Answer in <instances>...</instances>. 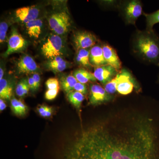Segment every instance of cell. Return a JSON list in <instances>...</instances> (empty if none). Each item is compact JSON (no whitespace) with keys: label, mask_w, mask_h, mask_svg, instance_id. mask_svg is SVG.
<instances>
[{"label":"cell","mask_w":159,"mask_h":159,"mask_svg":"<svg viewBox=\"0 0 159 159\" xmlns=\"http://www.w3.org/2000/svg\"><path fill=\"white\" fill-rule=\"evenodd\" d=\"M62 159H159L154 127L141 116L98 122L78 134Z\"/></svg>","instance_id":"1"},{"label":"cell","mask_w":159,"mask_h":159,"mask_svg":"<svg viewBox=\"0 0 159 159\" xmlns=\"http://www.w3.org/2000/svg\"><path fill=\"white\" fill-rule=\"evenodd\" d=\"M134 53L140 58L159 65V37L154 31H138L133 43Z\"/></svg>","instance_id":"2"},{"label":"cell","mask_w":159,"mask_h":159,"mask_svg":"<svg viewBox=\"0 0 159 159\" xmlns=\"http://www.w3.org/2000/svg\"><path fill=\"white\" fill-rule=\"evenodd\" d=\"M63 48L61 38L57 34H51L43 44L41 50L44 56L51 60L62 55Z\"/></svg>","instance_id":"3"},{"label":"cell","mask_w":159,"mask_h":159,"mask_svg":"<svg viewBox=\"0 0 159 159\" xmlns=\"http://www.w3.org/2000/svg\"><path fill=\"white\" fill-rule=\"evenodd\" d=\"M117 91L119 94L126 95L133 91L134 88L137 89V84L133 76L128 70L122 69L117 76Z\"/></svg>","instance_id":"4"},{"label":"cell","mask_w":159,"mask_h":159,"mask_svg":"<svg viewBox=\"0 0 159 159\" xmlns=\"http://www.w3.org/2000/svg\"><path fill=\"white\" fill-rule=\"evenodd\" d=\"M121 10L125 23L134 25L137 20L143 13L142 2L138 0L125 2L121 6Z\"/></svg>","instance_id":"5"},{"label":"cell","mask_w":159,"mask_h":159,"mask_svg":"<svg viewBox=\"0 0 159 159\" xmlns=\"http://www.w3.org/2000/svg\"><path fill=\"white\" fill-rule=\"evenodd\" d=\"M49 26L57 35L65 34L70 26L69 16L65 11L54 13L48 20Z\"/></svg>","instance_id":"6"},{"label":"cell","mask_w":159,"mask_h":159,"mask_svg":"<svg viewBox=\"0 0 159 159\" xmlns=\"http://www.w3.org/2000/svg\"><path fill=\"white\" fill-rule=\"evenodd\" d=\"M113 97L99 84H92L90 86L89 102L91 105H101L111 101Z\"/></svg>","instance_id":"7"},{"label":"cell","mask_w":159,"mask_h":159,"mask_svg":"<svg viewBox=\"0 0 159 159\" xmlns=\"http://www.w3.org/2000/svg\"><path fill=\"white\" fill-rule=\"evenodd\" d=\"M97 41L94 34L86 31H78L74 35L73 42L77 51L80 49H88L95 45Z\"/></svg>","instance_id":"8"},{"label":"cell","mask_w":159,"mask_h":159,"mask_svg":"<svg viewBox=\"0 0 159 159\" xmlns=\"http://www.w3.org/2000/svg\"><path fill=\"white\" fill-rule=\"evenodd\" d=\"M27 44L26 40L16 29H13L8 40V48L4 54L7 57L15 52L23 50Z\"/></svg>","instance_id":"9"},{"label":"cell","mask_w":159,"mask_h":159,"mask_svg":"<svg viewBox=\"0 0 159 159\" xmlns=\"http://www.w3.org/2000/svg\"><path fill=\"white\" fill-rule=\"evenodd\" d=\"M119 71L109 65L96 68L94 75L96 79L105 85L117 76Z\"/></svg>","instance_id":"10"},{"label":"cell","mask_w":159,"mask_h":159,"mask_svg":"<svg viewBox=\"0 0 159 159\" xmlns=\"http://www.w3.org/2000/svg\"><path fill=\"white\" fill-rule=\"evenodd\" d=\"M103 55L107 64L112 66L118 71L122 70V62L116 50L108 44L102 45Z\"/></svg>","instance_id":"11"},{"label":"cell","mask_w":159,"mask_h":159,"mask_svg":"<svg viewBox=\"0 0 159 159\" xmlns=\"http://www.w3.org/2000/svg\"><path fill=\"white\" fill-rule=\"evenodd\" d=\"M39 13V9L35 6H28L17 9L16 11V15L20 20L27 24L37 19Z\"/></svg>","instance_id":"12"},{"label":"cell","mask_w":159,"mask_h":159,"mask_svg":"<svg viewBox=\"0 0 159 159\" xmlns=\"http://www.w3.org/2000/svg\"><path fill=\"white\" fill-rule=\"evenodd\" d=\"M19 74H30L38 70L39 68L33 58L29 55H25L20 58L17 63Z\"/></svg>","instance_id":"13"},{"label":"cell","mask_w":159,"mask_h":159,"mask_svg":"<svg viewBox=\"0 0 159 159\" xmlns=\"http://www.w3.org/2000/svg\"><path fill=\"white\" fill-rule=\"evenodd\" d=\"M90 62L96 68L107 64L103 55L102 45H95L90 50Z\"/></svg>","instance_id":"14"},{"label":"cell","mask_w":159,"mask_h":159,"mask_svg":"<svg viewBox=\"0 0 159 159\" xmlns=\"http://www.w3.org/2000/svg\"><path fill=\"white\" fill-rule=\"evenodd\" d=\"M73 76L77 80L78 82L84 84L89 82H95L97 80L93 74L83 68L76 70L74 72Z\"/></svg>","instance_id":"15"},{"label":"cell","mask_w":159,"mask_h":159,"mask_svg":"<svg viewBox=\"0 0 159 159\" xmlns=\"http://www.w3.org/2000/svg\"><path fill=\"white\" fill-rule=\"evenodd\" d=\"M43 22L40 19H37L26 24V28L29 36L38 39L41 33Z\"/></svg>","instance_id":"16"},{"label":"cell","mask_w":159,"mask_h":159,"mask_svg":"<svg viewBox=\"0 0 159 159\" xmlns=\"http://www.w3.org/2000/svg\"><path fill=\"white\" fill-rule=\"evenodd\" d=\"M90 50L80 49L77 51L76 55V61L80 65L85 68L90 69L93 67L90 62Z\"/></svg>","instance_id":"17"},{"label":"cell","mask_w":159,"mask_h":159,"mask_svg":"<svg viewBox=\"0 0 159 159\" xmlns=\"http://www.w3.org/2000/svg\"><path fill=\"white\" fill-rule=\"evenodd\" d=\"M48 66L51 70L56 73L62 72L66 69V61L61 56H58L51 60L48 63Z\"/></svg>","instance_id":"18"},{"label":"cell","mask_w":159,"mask_h":159,"mask_svg":"<svg viewBox=\"0 0 159 159\" xmlns=\"http://www.w3.org/2000/svg\"><path fill=\"white\" fill-rule=\"evenodd\" d=\"M11 109L13 113L16 116H22L27 113L28 107L25 103L16 98H13L11 99Z\"/></svg>","instance_id":"19"},{"label":"cell","mask_w":159,"mask_h":159,"mask_svg":"<svg viewBox=\"0 0 159 159\" xmlns=\"http://www.w3.org/2000/svg\"><path fill=\"white\" fill-rule=\"evenodd\" d=\"M12 94V86L6 79L0 80V97L4 100L11 99Z\"/></svg>","instance_id":"20"},{"label":"cell","mask_w":159,"mask_h":159,"mask_svg":"<svg viewBox=\"0 0 159 159\" xmlns=\"http://www.w3.org/2000/svg\"><path fill=\"white\" fill-rule=\"evenodd\" d=\"M77 82L78 81L75 77L71 75L62 77L60 81L63 90L67 93L74 91V87Z\"/></svg>","instance_id":"21"},{"label":"cell","mask_w":159,"mask_h":159,"mask_svg":"<svg viewBox=\"0 0 159 159\" xmlns=\"http://www.w3.org/2000/svg\"><path fill=\"white\" fill-rule=\"evenodd\" d=\"M67 98L75 108L79 110L85 98L84 95L77 91H73L67 93Z\"/></svg>","instance_id":"22"},{"label":"cell","mask_w":159,"mask_h":159,"mask_svg":"<svg viewBox=\"0 0 159 159\" xmlns=\"http://www.w3.org/2000/svg\"><path fill=\"white\" fill-rule=\"evenodd\" d=\"M146 20V31L152 32L154 31L153 26L157 23H159V9L152 13H146L143 12Z\"/></svg>","instance_id":"23"},{"label":"cell","mask_w":159,"mask_h":159,"mask_svg":"<svg viewBox=\"0 0 159 159\" xmlns=\"http://www.w3.org/2000/svg\"><path fill=\"white\" fill-rule=\"evenodd\" d=\"M30 87L28 83V80L22 79L18 83L16 89V93L19 97H23L29 93Z\"/></svg>","instance_id":"24"},{"label":"cell","mask_w":159,"mask_h":159,"mask_svg":"<svg viewBox=\"0 0 159 159\" xmlns=\"http://www.w3.org/2000/svg\"><path fill=\"white\" fill-rule=\"evenodd\" d=\"M105 91L110 95H113L117 91V78L115 77L104 85Z\"/></svg>","instance_id":"25"},{"label":"cell","mask_w":159,"mask_h":159,"mask_svg":"<svg viewBox=\"0 0 159 159\" xmlns=\"http://www.w3.org/2000/svg\"><path fill=\"white\" fill-rule=\"evenodd\" d=\"M46 85L48 90L59 89V82L56 78H50L46 81Z\"/></svg>","instance_id":"26"},{"label":"cell","mask_w":159,"mask_h":159,"mask_svg":"<svg viewBox=\"0 0 159 159\" xmlns=\"http://www.w3.org/2000/svg\"><path fill=\"white\" fill-rule=\"evenodd\" d=\"M8 25L6 22H2L0 24V42L2 43L5 41L8 31Z\"/></svg>","instance_id":"27"},{"label":"cell","mask_w":159,"mask_h":159,"mask_svg":"<svg viewBox=\"0 0 159 159\" xmlns=\"http://www.w3.org/2000/svg\"><path fill=\"white\" fill-rule=\"evenodd\" d=\"M59 89L54 90H48L45 94V98L47 100H53L57 97L59 93Z\"/></svg>","instance_id":"28"},{"label":"cell","mask_w":159,"mask_h":159,"mask_svg":"<svg viewBox=\"0 0 159 159\" xmlns=\"http://www.w3.org/2000/svg\"><path fill=\"white\" fill-rule=\"evenodd\" d=\"M74 90L79 92L84 95H86L88 92L87 86L79 82H77L74 87Z\"/></svg>","instance_id":"29"},{"label":"cell","mask_w":159,"mask_h":159,"mask_svg":"<svg viewBox=\"0 0 159 159\" xmlns=\"http://www.w3.org/2000/svg\"><path fill=\"white\" fill-rule=\"evenodd\" d=\"M32 77L34 80V84H35V90L37 89L39 87L40 84V77L38 73H34L32 75Z\"/></svg>","instance_id":"30"},{"label":"cell","mask_w":159,"mask_h":159,"mask_svg":"<svg viewBox=\"0 0 159 159\" xmlns=\"http://www.w3.org/2000/svg\"><path fill=\"white\" fill-rule=\"evenodd\" d=\"M48 107V106L45 105H42L40 106L39 107H38L37 111L41 116L43 117L44 114L45 113Z\"/></svg>","instance_id":"31"},{"label":"cell","mask_w":159,"mask_h":159,"mask_svg":"<svg viewBox=\"0 0 159 159\" xmlns=\"http://www.w3.org/2000/svg\"><path fill=\"white\" fill-rule=\"evenodd\" d=\"M28 80L30 89H31V90H35V84H34V80L32 77H29Z\"/></svg>","instance_id":"32"},{"label":"cell","mask_w":159,"mask_h":159,"mask_svg":"<svg viewBox=\"0 0 159 159\" xmlns=\"http://www.w3.org/2000/svg\"><path fill=\"white\" fill-rule=\"evenodd\" d=\"M52 112H53V110H52V107H48L43 117L48 118V117H51V115H52Z\"/></svg>","instance_id":"33"},{"label":"cell","mask_w":159,"mask_h":159,"mask_svg":"<svg viewBox=\"0 0 159 159\" xmlns=\"http://www.w3.org/2000/svg\"><path fill=\"white\" fill-rule=\"evenodd\" d=\"M6 107H7V105L4 99H0V111L1 112L2 111L5 109H6Z\"/></svg>","instance_id":"34"},{"label":"cell","mask_w":159,"mask_h":159,"mask_svg":"<svg viewBox=\"0 0 159 159\" xmlns=\"http://www.w3.org/2000/svg\"><path fill=\"white\" fill-rule=\"evenodd\" d=\"M3 76H4V71L2 68H0V80L3 79Z\"/></svg>","instance_id":"35"},{"label":"cell","mask_w":159,"mask_h":159,"mask_svg":"<svg viewBox=\"0 0 159 159\" xmlns=\"http://www.w3.org/2000/svg\"><path fill=\"white\" fill-rule=\"evenodd\" d=\"M158 66H159V65Z\"/></svg>","instance_id":"36"}]
</instances>
